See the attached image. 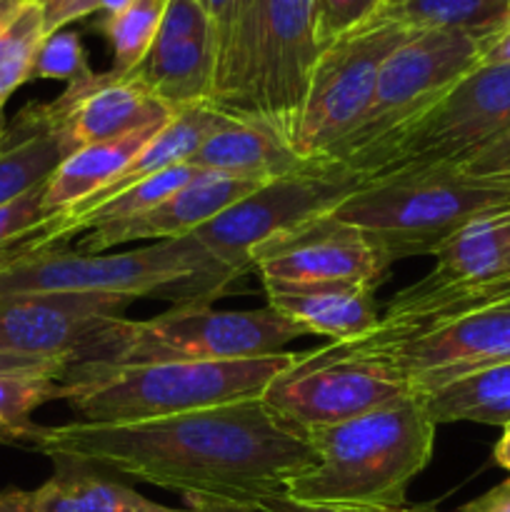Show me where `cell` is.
<instances>
[{"mask_svg":"<svg viewBox=\"0 0 510 512\" xmlns=\"http://www.w3.org/2000/svg\"><path fill=\"white\" fill-rule=\"evenodd\" d=\"M5 128H8V123H5V118H3V103H0V140H3Z\"/></svg>","mask_w":510,"mask_h":512,"instance_id":"46","label":"cell"},{"mask_svg":"<svg viewBox=\"0 0 510 512\" xmlns=\"http://www.w3.org/2000/svg\"><path fill=\"white\" fill-rule=\"evenodd\" d=\"M423 403L435 425L478 423L503 428L510 423V363L440 385L423 393Z\"/></svg>","mask_w":510,"mask_h":512,"instance_id":"25","label":"cell"},{"mask_svg":"<svg viewBox=\"0 0 510 512\" xmlns=\"http://www.w3.org/2000/svg\"><path fill=\"white\" fill-rule=\"evenodd\" d=\"M435 428L423 395L348 423L305 433L315 463L285 485V498L328 508L405 505L408 488L433 458Z\"/></svg>","mask_w":510,"mask_h":512,"instance_id":"2","label":"cell"},{"mask_svg":"<svg viewBox=\"0 0 510 512\" xmlns=\"http://www.w3.org/2000/svg\"><path fill=\"white\" fill-rule=\"evenodd\" d=\"M215 35L200 0H168L148 55L125 78L143 85L173 113L215 98Z\"/></svg>","mask_w":510,"mask_h":512,"instance_id":"16","label":"cell"},{"mask_svg":"<svg viewBox=\"0 0 510 512\" xmlns=\"http://www.w3.org/2000/svg\"><path fill=\"white\" fill-rule=\"evenodd\" d=\"M190 163L200 170L238 175L260 183L318 168V163L300 158L285 135L258 118H235L210 135Z\"/></svg>","mask_w":510,"mask_h":512,"instance_id":"20","label":"cell"},{"mask_svg":"<svg viewBox=\"0 0 510 512\" xmlns=\"http://www.w3.org/2000/svg\"><path fill=\"white\" fill-rule=\"evenodd\" d=\"M130 298L33 295L0 303V353L65 365L118 363L123 358Z\"/></svg>","mask_w":510,"mask_h":512,"instance_id":"10","label":"cell"},{"mask_svg":"<svg viewBox=\"0 0 510 512\" xmlns=\"http://www.w3.org/2000/svg\"><path fill=\"white\" fill-rule=\"evenodd\" d=\"M65 158L68 150L48 105H25L0 140V208L48 183Z\"/></svg>","mask_w":510,"mask_h":512,"instance_id":"21","label":"cell"},{"mask_svg":"<svg viewBox=\"0 0 510 512\" xmlns=\"http://www.w3.org/2000/svg\"><path fill=\"white\" fill-rule=\"evenodd\" d=\"M298 358V353H278L223 363L155 360L73 365L60 378V400L83 423H143L260 398Z\"/></svg>","mask_w":510,"mask_h":512,"instance_id":"4","label":"cell"},{"mask_svg":"<svg viewBox=\"0 0 510 512\" xmlns=\"http://www.w3.org/2000/svg\"><path fill=\"white\" fill-rule=\"evenodd\" d=\"M375 18L410 30H453L488 40L510 23V0H383Z\"/></svg>","mask_w":510,"mask_h":512,"instance_id":"26","label":"cell"},{"mask_svg":"<svg viewBox=\"0 0 510 512\" xmlns=\"http://www.w3.org/2000/svg\"><path fill=\"white\" fill-rule=\"evenodd\" d=\"M38 3L43 8L45 33L48 35L68 28L75 20L98 13V0H38Z\"/></svg>","mask_w":510,"mask_h":512,"instance_id":"34","label":"cell"},{"mask_svg":"<svg viewBox=\"0 0 510 512\" xmlns=\"http://www.w3.org/2000/svg\"><path fill=\"white\" fill-rule=\"evenodd\" d=\"M510 210V175L435 168L368 180L330 215L368 235L388 263L433 255L473 220Z\"/></svg>","mask_w":510,"mask_h":512,"instance_id":"5","label":"cell"},{"mask_svg":"<svg viewBox=\"0 0 510 512\" xmlns=\"http://www.w3.org/2000/svg\"><path fill=\"white\" fill-rule=\"evenodd\" d=\"M60 400V375L40 370L0 373V438L33 423L30 415Z\"/></svg>","mask_w":510,"mask_h":512,"instance_id":"30","label":"cell"},{"mask_svg":"<svg viewBox=\"0 0 510 512\" xmlns=\"http://www.w3.org/2000/svg\"><path fill=\"white\" fill-rule=\"evenodd\" d=\"M18 370H40V373H55L63 378L65 365L55 363V360L28 358V355L0 353V373H18Z\"/></svg>","mask_w":510,"mask_h":512,"instance_id":"39","label":"cell"},{"mask_svg":"<svg viewBox=\"0 0 510 512\" xmlns=\"http://www.w3.org/2000/svg\"><path fill=\"white\" fill-rule=\"evenodd\" d=\"M260 180L238 178V175L228 173H213V170H200L193 180L170 193L168 198L160 200L145 213L135 215L130 220H120V223L103 225L80 238L75 245L78 250L88 255H103L108 250L118 248V245L135 243V240H173L183 238V235L195 233L218 218L223 210L243 200L253 190H258Z\"/></svg>","mask_w":510,"mask_h":512,"instance_id":"18","label":"cell"},{"mask_svg":"<svg viewBox=\"0 0 510 512\" xmlns=\"http://www.w3.org/2000/svg\"><path fill=\"white\" fill-rule=\"evenodd\" d=\"M45 33L43 8L38 0H25L23 10L13 23L0 33V103H8L10 95L33 78V63Z\"/></svg>","mask_w":510,"mask_h":512,"instance_id":"29","label":"cell"},{"mask_svg":"<svg viewBox=\"0 0 510 512\" xmlns=\"http://www.w3.org/2000/svg\"><path fill=\"white\" fill-rule=\"evenodd\" d=\"M265 0H235L228 53L215 85L213 105L233 118H253V80Z\"/></svg>","mask_w":510,"mask_h":512,"instance_id":"27","label":"cell"},{"mask_svg":"<svg viewBox=\"0 0 510 512\" xmlns=\"http://www.w3.org/2000/svg\"><path fill=\"white\" fill-rule=\"evenodd\" d=\"M493 458H495V463H498L500 468L510 475V423L503 425V435H500V440L495 443Z\"/></svg>","mask_w":510,"mask_h":512,"instance_id":"43","label":"cell"},{"mask_svg":"<svg viewBox=\"0 0 510 512\" xmlns=\"http://www.w3.org/2000/svg\"><path fill=\"white\" fill-rule=\"evenodd\" d=\"M185 510L188 512H265L255 505L235 503V500L203 498V495H188L185 498Z\"/></svg>","mask_w":510,"mask_h":512,"instance_id":"40","label":"cell"},{"mask_svg":"<svg viewBox=\"0 0 510 512\" xmlns=\"http://www.w3.org/2000/svg\"><path fill=\"white\" fill-rule=\"evenodd\" d=\"M255 508L265 512H438L433 505H393V508H328V505H305L285 498V495H268Z\"/></svg>","mask_w":510,"mask_h":512,"instance_id":"35","label":"cell"},{"mask_svg":"<svg viewBox=\"0 0 510 512\" xmlns=\"http://www.w3.org/2000/svg\"><path fill=\"white\" fill-rule=\"evenodd\" d=\"M455 512H510V478L490 488L488 493L478 495Z\"/></svg>","mask_w":510,"mask_h":512,"instance_id":"38","label":"cell"},{"mask_svg":"<svg viewBox=\"0 0 510 512\" xmlns=\"http://www.w3.org/2000/svg\"><path fill=\"white\" fill-rule=\"evenodd\" d=\"M55 473L40 488L30 490L33 512H188L148 500L110 478L108 470L78 460H53Z\"/></svg>","mask_w":510,"mask_h":512,"instance_id":"22","label":"cell"},{"mask_svg":"<svg viewBox=\"0 0 510 512\" xmlns=\"http://www.w3.org/2000/svg\"><path fill=\"white\" fill-rule=\"evenodd\" d=\"M165 3L168 0H133L123 13L100 20V33L108 38L110 50H113L110 73L115 78H125V75L133 73L140 60L148 55L150 45L160 30Z\"/></svg>","mask_w":510,"mask_h":512,"instance_id":"28","label":"cell"},{"mask_svg":"<svg viewBox=\"0 0 510 512\" xmlns=\"http://www.w3.org/2000/svg\"><path fill=\"white\" fill-rule=\"evenodd\" d=\"M235 280L238 275L193 235L103 255L65 245L43 250L40 243H28L0 258V303L33 295H115L180 305L215 298Z\"/></svg>","mask_w":510,"mask_h":512,"instance_id":"3","label":"cell"},{"mask_svg":"<svg viewBox=\"0 0 510 512\" xmlns=\"http://www.w3.org/2000/svg\"><path fill=\"white\" fill-rule=\"evenodd\" d=\"M480 63H510V23L503 30L485 40L483 60Z\"/></svg>","mask_w":510,"mask_h":512,"instance_id":"41","label":"cell"},{"mask_svg":"<svg viewBox=\"0 0 510 512\" xmlns=\"http://www.w3.org/2000/svg\"><path fill=\"white\" fill-rule=\"evenodd\" d=\"M320 45L313 0H265L253 80V118L293 140Z\"/></svg>","mask_w":510,"mask_h":512,"instance_id":"15","label":"cell"},{"mask_svg":"<svg viewBox=\"0 0 510 512\" xmlns=\"http://www.w3.org/2000/svg\"><path fill=\"white\" fill-rule=\"evenodd\" d=\"M163 125L165 123L148 125V128L123 135V138L85 145V148L70 153L45 183V213H63V210H70L73 205L88 200L90 195L100 193Z\"/></svg>","mask_w":510,"mask_h":512,"instance_id":"24","label":"cell"},{"mask_svg":"<svg viewBox=\"0 0 510 512\" xmlns=\"http://www.w3.org/2000/svg\"><path fill=\"white\" fill-rule=\"evenodd\" d=\"M295 338H303V330L270 305L258 310H218L210 300H190L155 318L130 320L118 363L268 358Z\"/></svg>","mask_w":510,"mask_h":512,"instance_id":"9","label":"cell"},{"mask_svg":"<svg viewBox=\"0 0 510 512\" xmlns=\"http://www.w3.org/2000/svg\"><path fill=\"white\" fill-rule=\"evenodd\" d=\"M23 5L25 0H0V33L13 23L15 15L23 10Z\"/></svg>","mask_w":510,"mask_h":512,"instance_id":"44","label":"cell"},{"mask_svg":"<svg viewBox=\"0 0 510 512\" xmlns=\"http://www.w3.org/2000/svg\"><path fill=\"white\" fill-rule=\"evenodd\" d=\"M3 445L50 460H78L183 498L258 505L315 463L308 438L285 425L263 398L143 423H73L23 428Z\"/></svg>","mask_w":510,"mask_h":512,"instance_id":"1","label":"cell"},{"mask_svg":"<svg viewBox=\"0 0 510 512\" xmlns=\"http://www.w3.org/2000/svg\"><path fill=\"white\" fill-rule=\"evenodd\" d=\"M43 193L45 185H40L0 208V258L28 243H40L45 250L50 248L45 238V223L50 215L43 210Z\"/></svg>","mask_w":510,"mask_h":512,"instance_id":"32","label":"cell"},{"mask_svg":"<svg viewBox=\"0 0 510 512\" xmlns=\"http://www.w3.org/2000/svg\"><path fill=\"white\" fill-rule=\"evenodd\" d=\"M458 168L473 175H510V130Z\"/></svg>","mask_w":510,"mask_h":512,"instance_id":"36","label":"cell"},{"mask_svg":"<svg viewBox=\"0 0 510 512\" xmlns=\"http://www.w3.org/2000/svg\"><path fill=\"white\" fill-rule=\"evenodd\" d=\"M435 265L415 285L510 280V210L485 215L460 228L433 253Z\"/></svg>","mask_w":510,"mask_h":512,"instance_id":"23","label":"cell"},{"mask_svg":"<svg viewBox=\"0 0 510 512\" xmlns=\"http://www.w3.org/2000/svg\"><path fill=\"white\" fill-rule=\"evenodd\" d=\"M273 310L298 325L303 335L348 343L373 333L380 323L375 288L350 283H280L263 280Z\"/></svg>","mask_w":510,"mask_h":512,"instance_id":"19","label":"cell"},{"mask_svg":"<svg viewBox=\"0 0 510 512\" xmlns=\"http://www.w3.org/2000/svg\"><path fill=\"white\" fill-rule=\"evenodd\" d=\"M90 75H95V70L90 68L83 40L75 30L63 28L43 40L38 55H35L33 78L60 80L65 85H75L88 80Z\"/></svg>","mask_w":510,"mask_h":512,"instance_id":"31","label":"cell"},{"mask_svg":"<svg viewBox=\"0 0 510 512\" xmlns=\"http://www.w3.org/2000/svg\"><path fill=\"white\" fill-rule=\"evenodd\" d=\"M250 265L263 280L280 283H350L378 288L390 263L378 245L353 225L320 215L283 230L253 250Z\"/></svg>","mask_w":510,"mask_h":512,"instance_id":"14","label":"cell"},{"mask_svg":"<svg viewBox=\"0 0 510 512\" xmlns=\"http://www.w3.org/2000/svg\"><path fill=\"white\" fill-rule=\"evenodd\" d=\"M380 3L383 0H313V28L320 50L368 23L378 13Z\"/></svg>","mask_w":510,"mask_h":512,"instance_id":"33","label":"cell"},{"mask_svg":"<svg viewBox=\"0 0 510 512\" xmlns=\"http://www.w3.org/2000/svg\"><path fill=\"white\" fill-rule=\"evenodd\" d=\"M0 512H33L30 490H5V493H0Z\"/></svg>","mask_w":510,"mask_h":512,"instance_id":"42","label":"cell"},{"mask_svg":"<svg viewBox=\"0 0 510 512\" xmlns=\"http://www.w3.org/2000/svg\"><path fill=\"white\" fill-rule=\"evenodd\" d=\"M363 185L358 175L318 168L270 180L198 228L193 235L220 265L235 275L253 273L250 255L258 245L305 220L328 215Z\"/></svg>","mask_w":510,"mask_h":512,"instance_id":"12","label":"cell"},{"mask_svg":"<svg viewBox=\"0 0 510 512\" xmlns=\"http://www.w3.org/2000/svg\"><path fill=\"white\" fill-rule=\"evenodd\" d=\"M415 395L408 380L373 358L333 355L323 348L300 353L298 363L273 380L263 403L300 435L348 423Z\"/></svg>","mask_w":510,"mask_h":512,"instance_id":"11","label":"cell"},{"mask_svg":"<svg viewBox=\"0 0 510 512\" xmlns=\"http://www.w3.org/2000/svg\"><path fill=\"white\" fill-rule=\"evenodd\" d=\"M208 13L215 35V53H218V70H215V85H218L220 68H223L225 53H228L230 30H233V3L235 0H200Z\"/></svg>","mask_w":510,"mask_h":512,"instance_id":"37","label":"cell"},{"mask_svg":"<svg viewBox=\"0 0 510 512\" xmlns=\"http://www.w3.org/2000/svg\"><path fill=\"white\" fill-rule=\"evenodd\" d=\"M413 33L405 25L373 15L320 50L290 140L300 158L320 163L348 138L373 98L383 63Z\"/></svg>","mask_w":510,"mask_h":512,"instance_id":"8","label":"cell"},{"mask_svg":"<svg viewBox=\"0 0 510 512\" xmlns=\"http://www.w3.org/2000/svg\"><path fill=\"white\" fill-rule=\"evenodd\" d=\"M45 105L68 155L85 145L168 123L175 115L143 85L130 78H115L110 70L90 75L83 83L65 85L63 93Z\"/></svg>","mask_w":510,"mask_h":512,"instance_id":"17","label":"cell"},{"mask_svg":"<svg viewBox=\"0 0 510 512\" xmlns=\"http://www.w3.org/2000/svg\"><path fill=\"white\" fill-rule=\"evenodd\" d=\"M485 38L453 30H415L388 55L375 93L348 138L318 165L348 170L393 133L418 120L463 75L480 65Z\"/></svg>","mask_w":510,"mask_h":512,"instance_id":"7","label":"cell"},{"mask_svg":"<svg viewBox=\"0 0 510 512\" xmlns=\"http://www.w3.org/2000/svg\"><path fill=\"white\" fill-rule=\"evenodd\" d=\"M333 355H360V358L380 360L400 378L408 380L413 393H430L465 375L510 363V298L475 310L420 338L383 345V348L358 350V353Z\"/></svg>","mask_w":510,"mask_h":512,"instance_id":"13","label":"cell"},{"mask_svg":"<svg viewBox=\"0 0 510 512\" xmlns=\"http://www.w3.org/2000/svg\"><path fill=\"white\" fill-rule=\"evenodd\" d=\"M510 130V63H480L418 120L375 145L348 173L368 180L458 168Z\"/></svg>","mask_w":510,"mask_h":512,"instance_id":"6","label":"cell"},{"mask_svg":"<svg viewBox=\"0 0 510 512\" xmlns=\"http://www.w3.org/2000/svg\"><path fill=\"white\" fill-rule=\"evenodd\" d=\"M133 0H98V13H103V18H110V15L123 13Z\"/></svg>","mask_w":510,"mask_h":512,"instance_id":"45","label":"cell"}]
</instances>
